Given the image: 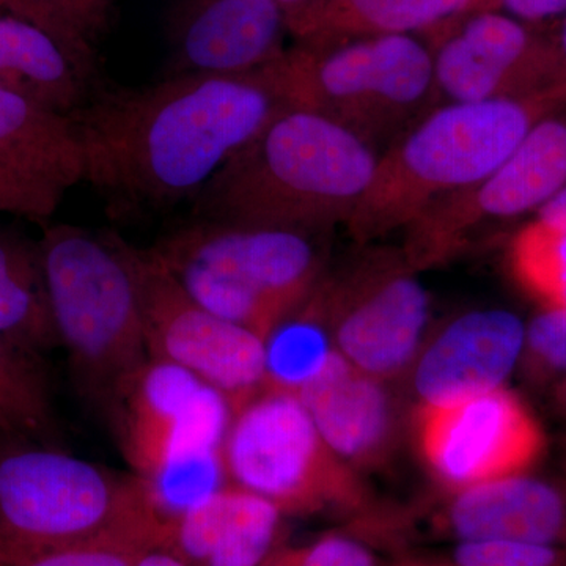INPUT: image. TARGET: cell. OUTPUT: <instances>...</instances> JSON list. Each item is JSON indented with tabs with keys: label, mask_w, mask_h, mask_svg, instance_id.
<instances>
[{
	"label": "cell",
	"mask_w": 566,
	"mask_h": 566,
	"mask_svg": "<svg viewBox=\"0 0 566 566\" xmlns=\"http://www.w3.org/2000/svg\"><path fill=\"white\" fill-rule=\"evenodd\" d=\"M290 106L274 63L230 76H174L145 88L99 87L74 112L85 181L112 218L193 199Z\"/></svg>",
	"instance_id": "6da1fadb"
},
{
	"label": "cell",
	"mask_w": 566,
	"mask_h": 566,
	"mask_svg": "<svg viewBox=\"0 0 566 566\" xmlns=\"http://www.w3.org/2000/svg\"><path fill=\"white\" fill-rule=\"evenodd\" d=\"M379 151L316 112L286 107L193 197L207 221L327 232L349 221Z\"/></svg>",
	"instance_id": "7a4b0ae2"
},
{
	"label": "cell",
	"mask_w": 566,
	"mask_h": 566,
	"mask_svg": "<svg viewBox=\"0 0 566 566\" xmlns=\"http://www.w3.org/2000/svg\"><path fill=\"white\" fill-rule=\"evenodd\" d=\"M562 109L546 92L438 104L379 153L374 181L346 222L349 232L368 241L408 229L433 205L490 177L536 122Z\"/></svg>",
	"instance_id": "3957f363"
},
{
	"label": "cell",
	"mask_w": 566,
	"mask_h": 566,
	"mask_svg": "<svg viewBox=\"0 0 566 566\" xmlns=\"http://www.w3.org/2000/svg\"><path fill=\"white\" fill-rule=\"evenodd\" d=\"M59 342L81 392L114 411L150 359L136 248L117 234L59 223L39 241Z\"/></svg>",
	"instance_id": "277c9868"
},
{
	"label": "cell",
	"mask_w": 566,
	"mask_h": 566,
	"mask_svg": "<svg viewBox=\"0 0 566 566\" xmlns=\"http://www.w3.org/2000/svg\"><path fill=\"white\" fill-rule=\"evenodd\" d=\"M324 233L199 219L151 251L192 300L264 338L322 282Z\"/></svg>",
	"instance_id": "5b68a950"
},
{
	"label": "cell",
	"mask_w": 566,
	"mask_h": 566,
	"mask_svg": "<svg viewBox=\"0 0 566 566\" xmlns=\"http://www.w3.org/2000/svg\"><path fill=\"white\" fill-rule=\"evenodd\" d=\"M274 70L290 106L340 123L379 153L438 106L431 48L415 33L294 43Z\"/></svg>",
	"instance_id": "8992f818"
},
{
	"label": "cell",
	"mask_w": 566,
	"mask_h": 566,
	"mask_svg": "<svg viewBox=\"0 0 566 566\" xmlns=\"http://www.w3.org/2000/svg\"><path fill=\"white\" fill-rule=\"evenodd\" d=\"M0 546L44 547L158 527L144 483L54 446L3 434Z\"/></svg>",
	"instance_id": "52a82bcc"
},
{
	"label": "cell",
	"mask_w": 566,
	"mask_h": 566,
	"mask_svg": "<svg viewBox=\"0 0 566 566\" xmlns=\"http://www.w3.org/2000/svg\"><path fill=\"white\" fill-rule=\"evenodd\" d=\"M222 458L230 485L283 513L319 509L348 483L300 398L270 387L233 409Z\"/></svg>",
	"instance_id": "ba28073f"
},
{
	"label": "cell",
	"mask_w": 566,
	"mask_h": 566,
	"mask_svg": "<svg viewBox=\"0 0 566 566\" xmlns=\"http://www.w3.org/2000/svg\"><path fill=\"white\" fill-rule=\"evenodd\" d=\"M566 188V109L532 126L515 151L474 188L447 197L406 229L412 263H431L482 230L535 216Z\"/></svg>",
	"instance_id": "9c48e42d"
},
{
	"label": "cell",
	"mask_w": 566,
	"mask_h": 566,
	"mask_svg": "<svg viewBox=\"0 0 566 566\" xmlns=\"http://www.w3.org/2000/svg\"><path fill=\"white\" fill-rule=\"evenodd\" d=\"M148 354L199 376L233 409L264 387L262 335L192 300L158 255L136 249Z\"/></svg>",
	"instance_id": "30bf717a"
},
{
	"label": "cell",
	"mask_w": 566,
	"mask_h": 566,
	"mask_svg": "<svg viewBox=\"0 0 566 566\" xmlns=\"http://www.w3.org/2000/svg\"><path fill=\"white\" fill-rule=\"evenodd\" d=\"M318 290L335 348L353 367L378 379L411 363L431 303L405 252H378L345 281H322Z\"/></svg>",
	"instance_id": "8fae6325"
},
{
	"label": "cell",
	"mask_w": 566,
	"mask_h": 566,
	"mask_svg": "<svg viewBox=\"0 0 566 566\" xmlns=\"http://www.w3.org/2000/svg\"><path fill=\"white\" fill-rule=\"evenodd\" d=\"M423 36L438 104L523 98L546 92L553 81V33L504 11H468Z\"/></svg>",
	"instance_id": "7c38bea8"
},
{
	"label": "cell",
	"mask_w": 566,
	"mask_h": 566,
	"mask_svg": "<svg viewBox=\"0 0 566 566\" xmlns=\"http://www.w3.org/2000/svg\"><path fill=\"white\" fill-rule=\"evenodd\" d=\"M233 406L199 376L150 359L123 390L112 417L137 476L174 458L222 450Z\"/></svg>",
	"instance_id": "4fadbf2b"
},
{
	"label": "cell",
	"mask_w": 566,
	"mask_h": 566,
	"mask_svg": "<svg viewBox=\"0 0 566 566\" xmlns=\"http://www.w3.org/2000/svg\"><path fill=\"white\" fill-rule=\"evenodd\" d=\"M419 434L431 471L460 491L524 474L545 444L527 406L504 387L423 408Z\"/></svg>",
	"instance_id": "5bb4252c"
},
{
	"label": "cell",
	"mask_w": 566,
	"mask_h": 566,
	"mask_svg": "<svg viewBox=\"0 0 566 566\" xmlns=\"http://www.w3.org/2000/svg\"><path fill=\"white\" fill-rule=\"evenodd\" d=\"M286 36L289 22L274 0H174L164 77L253 73L285 54Z\"/></svg>",
	"instance_id": "9a60e30c"
},
{
	"label": "cell",
	"mask_w": 566,
	"mask_h": 566,
	"mask_svg": "<svg viewBox=\"0 0 566 566\" xmlns=\"http://www.w3.org/2000/svg\"><path fill=\"white\" fill-rule=\"evenodd\" d=\"M526 323L505 308L465 312L427 346L415 374L423 408L501 389L524 353Z\"/></svg>",
	"instance_id": "2e32d148"
},
{
	"label": "cell",
	"mask_w": 566,
	"mask_h": 566,
	"mask_svg": "<svg viewBox=\"0 0 566 566\" xmlns=\"http://www.w3.org/2000/svg\"><path fill=\"white\" fill-rule=\"evenodd\" d=\"M283 512L233 485L167 524L159 546L188 566H263L281 547Z\"/></svg>",
	"instance_id": "e0dca14e"
},
{
	"label": "cell",
	"mask_w": 566,
	"mask_h": 566,
	"mask_svg": "<svg viewBox=\"0 0 566 566\" xmlns=\"http://www.w3.org/2000/svg\"><path fill=\"white\" fill-rule=\"evenodd\" d=\"M460 542L566 543V488L517 474L465 488L447 513Z\"/></svg>",
	"instance_id": "ac0fdd59"
},
{
	"label": "cell",
	"mask_w": 566,
	"mask_h": 566,
	"mask_svg": "<svg viewBox=\"0 0 566 566\" xmlns=\"http://www.w3.org/2000/svg\"><path fill=\"white\" fill-rule=\"evenodd\" d=\"M0 87L71 117L102 85L96 59L33 22L0 13Z\"/></svg>",
	"instance_id": "d6986e66"
},
{
	"label": "cell",
	"mask_w": 566,
	"mask_h": 566,
	"mask_svg": "<svg viewBox=\"0 0 566 566\" xmlns=\"http://www.w3.org/2000/svg\"><path fill=\"white\" fill-rule=\"evenodd\" d=\"M296 397L337 458L367 460L389 438L392 412L386 390L338 352L324 374Z\"/></svg>",
	"instance_id": "ffe728a7"
},
{
	"label": "cell",
	"mask_w": 566,
	"mask_h": 566,
	"mask_svg": "<svg viewBox=\"0 0 566 566\" xmlns=\"http://www.w3.org/2000/svg\"><path fill=\"white\" fill-rule=\"evenodd\" d=\"M0 156L62 192L85 181L84 147L73 117L2 87Z\"/></svg>",
	"instance_id": "44dd1931"
},
{
	"label": "cell",
	"mask_w": 566,
	"mask_h": 566,
	"mask_svg": "<svg viewBox=\"0 0 566 566\" xmlns=\"http://www.w3.org/2000/svg\"><path fill=\"white\" fill-rule=\"evenodd\" d=\"M0 337L43 356L61 346L39 241L0 229Z\"/></svg>",
	"instance_id": "7402d4cb"
},
{
	"label": "cell",
	"mask_w": 566,
	"mask_h": 566,
	"mask_svg": "<svg viewBox=\"0 0 566 566\" xmlns=\"http://www.w3.org/2000/svg\"><path fill=\"white\" fill-rule=\"evenodd\" d=\"M472 0H324L314 18L294 36L314 44L390 33H423L468 11Z\"/></svg>",
	"instance_id": "603a6c76"
},
{
	"label": "cell",
	"mask_w": 566,
	"mask_h": 566,
	"mask_svg": "<svg viewBox=\"0 0 566 566\" xmlns=\"http://www.w3.org/2000/svg\"><path fill=\"white\" fill-rule=\"evenodd\" d=\"M318 286L264 335V387L297 395L333 363L337 348Z\"/></svg>",
	"instance_id": "cb8c5ba5"
},
{
	"label": "cell",
	"mask_w": 566,
	"mask_h": 566,
	"mask_svg": "<svg viewBox=\"0 0 566 566\" xmlns=\"http://www.w3.org/2000/svg\"><path fill=\"white\" fill-rule=\"evenodd\" d=\"M57 431L41 357L0 337V433L52 446Z\"/></svg>",
	"instance_id": "d4e9b609"
},
{
	"label": "cell",
	"mask_w": 566,
	"mask_h": 566,
	"mask_svg": "<svg viewBox=\"0 0 566 566\" xmlns=\"http://www.w3.org/2000/svg\"><path fill=\"white\" fill-rule=\"evenodd\" d=\"M510 266L539 307L566 311V221L534 216L513 237Z\"/></svg>",
	"instance_id": "484cf974"
},
{
	"label": "cell",
	"mask_w": 566,
	"mask_h": 566,
	"mask_svg": "<svg viewBox=\"0 0 566 566\" xmlns=\"http://www.w3.org/2000/svg\"><path fill=\"white\" fill-rule=\"evenodd\" d=\"M159 542L158 527H136L66 545L0 546V566H136Z\"/></svg>",
	"instance_id": "4316f807"
},
{
	"label": "cell",
	"mask_w": 566,
	"mask_h": 566,
	"mask_svg": "<svg viewBox=\"0 0 566 566\" xmlns=\"http://www.w3.org/2000/svg\"><path fill=\"white\" fill-rule=\"evenodd\" d=\"M63 40L95 59L96 44L109 31L118 0H35Z\"/></svg>",
	"instance_id": "83f0119b"
},
{
	"label": "cell",
	"mask_w": 566,
	"mask_h": 566,
	"mask_svg": "<svg viewBox=\"0 0 566 566\" xmlns=\"http://www.w3.org/2000/svg\"><path fill=\"white\" fill-rule=\"evenodd\" d=\"M65 192L18 169L0 156V212L44 222L54 214Z\"/></svg>",
	"instance_id": "f1b7e54d"
},
{
	"label": "cell",
	"mask_w": 566,
	"mask_h": 566,
	"mask_svg": "<svg viewBox=\"0 0 566 566\" xmlns=\"http://www.w3.org/2000/svg\"><path fill=\"white\" fill-rule=\"evenodd\" d=\"M560 546L527 542H460L457 566H566Z\"/></svg>",
	"instance_id": "f546056e"
},
{
	"label": "cell",
	"mask_w": 566,
	"mask_h": 566,
	"mask_svg": "<svg viewBox=\"0 0 566 566\" xmlns=\"http://www.w3.org/2000/svg\"><path fill=\"white\" fill-rule=\"evenodd\" d=\"M523 356L538 378L566 376V311L542 308L526 324Z\"/></svg>",
	"instance_id": "4dcf8cb0"
},
{
	"label": "cell",
	"mask_w": 566,
	"mask_h": 566,
	"mask_svg": "<svg viewBox=\"0 0 566 566\" xmlns=\"http://www.w3.org/2000/svg\"><path fill=\"white\" fill-rule=\"evenodd\" d=\"M263 566H375V557L352 536L333 534L303 547H279Z\"/></svg>",
	"instance_id": "1f68e13d"
},
{
	"label": "cell",
	"mask_w": 566,
	"mask_h": 566,
	"mask_svg": "<svg viewBox=\"0 0 566 566\" xmlns=\"http://www.w3.org/2000/svg\"><path fill=\"white\" fill-rule=\"evenodd\" d=\"M475 10L504 11L527 24L543 25L566 17V0H472L468 11Z\"/></svg>",
	"instance_id": "d6a6232c"
},
{
	"label": "cell",
	"mask_w": 566,
	"mask_h": 566,
	"mask_svg": "<svg viewBox=\"0 0 566 566\" xmlns=\"http://www.w3.org/2000/svg\"><path fill=\"white\" fill-rule=\"evenodd\" d=\"M553 43L556 65H554L553 81L546 93L566 109V17L558 31L553 33Z\"/></svg>",
	"instance_id": "836d02e7"
},
{
	"label": "cell",
	"mask_w": 566,
	"mask_h": 566,
	"mask_svg": "<svg viewBox=\"0 0 566 566\" xmlns=\"http://www.w3.org/2000/svg\"><path fill=\"white\" fill-rule=\"evenodd\" d=\"M0 13L13 14V17L33 22V24L46 29L52 35L57 36L63 43H66V41L62 39L61 33L57 32V29L54 28V24H52L50 18L46 17V13L36 6L35 0H0Z\"/></svg>",
	"instance_id": "e575fe53"
},
{
	"label": "cell",
	"mask_w": 566,
	"mask_h": 566,
	"mask_svg": "<svg viewBox=\"0 0 566 566\" xmlns=\"http://www.w3.org/2000/svg\"><path fill=\"white\" fill-rule=\"evenodd\" d=\"M274 2L285 13L290 36L294 39L297 33L303 31L304 25L314 18L324 0H274Z\"/></svg>",
	"instance_id": "d590c367"
},
{
	"label": "cell",
	"mask_w": 566,
	"mask_h": 566,
	"mask_svg": "<svg viewBox=\"0 0 566 566\" xmlns=\"http://www.w3.org/2000/svg\"><path fill=\"white\" fill-rule=\"evenodd\" d=\"M136 566H188L180 560L170 551L164 549L161 546L153 547L145 553Z\"/></svg>",
	"instance_id": "8d00e7d4"
},
{
	"label": "cell",
	"mask_w": 566,
	"mask_h": 566,
	"mask_svg": "<svg viewBox=\"0 0 566 566\" xmlns=\"http://www.w3.org/2000/svg\"><path fill=\"white\" fill-rule=\"evenodd\" d=\"M535 216H538V218L566 221V188L564 191L558 192L553 200H549ZM532 218H534V216H532Z\"/></svg>",
	"instance_id": "74e56055"
},
{
	"label": "cell",
	"mask_w": 566,
	"mask_h": 566,
	"mask_svg": "<svg viewBox=\"0 0 566 566\" xmlns=\"http://www.w3.org/2000/svg\"><path fill=\"white\" fill-rule=\"evenodd\" d=\"M556 403L558 409H560V411L564 412V416L566 417V376H564V378L558 381L556 389Z\"/></svg>",
	"instance_id": "f35d334b"
}]
</instances>
